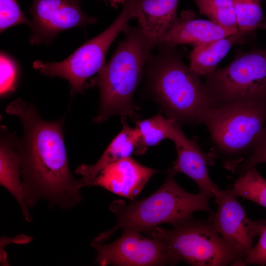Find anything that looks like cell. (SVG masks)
Instances as JSON below:
<instances>
[{
	"mask_svg": "<svg viewBox=\"0 0 266 266\" xmlns=\"http://www.w3.org/2000/svg\"><path fill=\"white\" fill-rule=\"evenodd\" d=\"M5 112L18 118L23 129L18 150L28 208L40 200L65 210L77 205L83 198L82 188L69 167L64 139L65 117L44 120L33 103L20 98L11 102Z\"/></svg>",
	"mask_w": 266,
	"mask_h": 266,
	"instance_id": "obj_1",
	"label": "cell"
},
{
	"mask_svg": "<svg viewBox=\"0 0 266 266\" xmlns=\"http://www.w3.org/2000/svg\"><path fill=\"white\" fill-rule=\"evenodd\" d=\"M146 67L148 84L168 118L178 124L204 123L212 107L200 75L174 46L158 45Z\"/></svg>",
	"mask_w": 266,
	"mask_h": 266,
	"instance_id": "obj_2",
	"label": "cell"
},
{
	"mask_svg": "<svg viewBox=\"0 0 266 266\" xmlns=\"http://www.w3.org/2000/svg\"><path fill=\"white\" fill-rule=\"evenodd\" d=\"M111 56L91 82L100 91V100L94 122L101 124L114 115L136 117L133 97L154 47L139 26L129 27Z\"/></svg>",
	"mask_w": 266,
	"mask_h": 266,
	"instance_id": "obj_3",
	"label": "cell"
},
{
	"mask_svg": "<svg viewBox=\"0 0 266 266\" xmlns=\"http://www.w3.org/2000/svg\"><path fill=\"white\" fill-rule=\"evenodd\" d=\"M211 199L199 193L186 192L176 182L174 175L168 173L161 187L149 197L128 205L114 201L110 210L117 217V222L111 229L100 233L93 240L103 243L118 230L133 228L148 233L163 223L175 227L192 218L198 211L213 212L209 206Z\"/></svg>",
	"mask_w": 266,
	"mask_h": 266,
	"instance_id": "obj_4",
	"label": "cell"
},
{
	"mask_svg": "<svg viewBox=\"0 0 266 266\" xmlns=\"http://www.w3.org/2000/svg\"><path fill=\"white\" fill-rule=\"evenodd\" d=\"M266 122V104L233 102L214 106L204 123L224 166L234 171L251 153Z\"/></svg>",
	"mask_w": 266,
	"mask_h": 266,
	"instance_id": "obj_5",
	"label": "cell"
},
{
	"mask_svg": "<svg viewBox=\"0 0 266 266\" xmlns=\"http://www.w3.org/2000/svg\"><path fill=\"white\" fill-rule=\"evenodd\" d=\"M148 233L163 243L174 265L180 261L195 266L245 265L246 256L220 235L209 219L191 218L171 229L157 226Z\"/></svg>",
	"mask_w": 266,
	"mask_h": 266,
	"instance_id": "obj_6",
	"label": "cell"
},
{
	"mask_svg": "<svg viewBox=\"0 0 266 266\" xmlns=\"http://www.w3.org/2000/svg\"><path fill=\"white\" fill-rule=\"evenodd\" d=\"M136 0H127L113 22L102 33L85 42L65 60L60 62L37 60L33 67L48 77L58 76L68 81L73 97L84 92L87 80L98 73L105 65L106 53L119 34L135 17Z\"/></svg>",
	"mask_w": 266,
	"mask_h": 266,
	"instance_id": "obj_7",
	"label": "cell"
},
{
	"mask_svg": "<svg viewBox=\"0 0 266 266\" xmlns=\"http://www.w3.org/2000/svg\"><path fill=\"white\" fill-rule=\"evenodd\" d=\"M204 86L212 107L237 102L266 104V48L240 52L207 76Z\"/></svg>",
	"mask_w": 266,
	"mask_h": 266,
	"instance_id": "obj_8",
	"label": "cell"
},
{
	"mask_svg": "<svg viewBox=\"0 0 266 266\" xmlns=\"http://www.w3.org/2000/svg\"><path fill=\"white\" fill-rule=\"evenodd\" d=\"M91 245L97 252L95 263L101 266L174 265L162 242L144 237L133 228L123 229L121 237L112 243L92 241Z\"/></svg>",
	"mask_w": 266,
	"mask_h": 266,
	"instance_id": "obj_9",
	"label": "cell"
},
{
	"mask_svg": "<svg viewBox=\"0 0 266 266\" xmlns=\"http://www.w3.org/2000/svg\"><path fill=\"white\" fill-rule=\"evenodd\" d=\"M28 12L33 45L50 44L61 32L97 22L83 12L80 0H33Z\"/></svg>",
	"mask_w": 266,
	"mask_h": 266,
	"instance_id": "obj_10",
	"label": "cell"
},
{
	"mask_svg": "<svg viewBox=\"0 0 266 266\" xmlns=\"http://www.w3.org/2000/svg\"><path fill=\"white\" fill-rule=\"evenodd\" d=\"M214 202L217 210L209 219L213 227L246 257L253 247L254 238L260 234L266 221L250 220L237 197L229 189L220 190L214 197Z\"/></svg>",
	"mask_w": 266,
	"mask_h": 266,
	"instance_id": "obj_11",
	"label": "cell"
},
{
	"mask_svg": "<svg viewBox=\"0 0 266 266\" xmlns=\"http://www.w3.org/2000/svg\"><path fill=\"white\" fill-rule=\"evenodd\" d=\"M173 138L177 159L168 173L174 176L178 173L186 174L198 185L199 194L212 199L220 191L209 175L207 166L212 165L215 156L213 153H204L197 143L189 139L182 131L180 124L173 122Z\"/></svg>",
	"mask_w": 266,
	"mask_h": 266,
	"instance_id": "obj_12",
	"label": "cell"
},
{
	"mask_svg": "<svg viewBox=\"0 0 266 266\" xmlns=\"http://www.w3.org/2000/svg\"><path fill=\"white\" fill-rule=\"evenodd\" d=\"M158 171L128 157L108 165L95 177L83 182L82 186V188L100 186L132 200Z\"/></svg>",
	"mask_w": 266,
	"mask_h": 266,
	"instance_id": "obj_13",
	"label": "cell"
},
{
	"mask_svg": "<svg viewBox=\"0 0 266 266\" xmlns=\"http://www.w3.org/2000/svg\"><path fill=\"white\" fill-rule=\"evenodd\" d=\"M238 30L221 26L210 20L197 18L191 10L182 12L161 39L159 44L176 47L198 45L230 35Z\"/></svg>",
	"mask_w": 266,
	"mask_h": 266,
	"instance_id": "obj_14",
	"label": "cell"
},
{
	"mask_svg": "<svg viewBox=\"0 0 266 266\" xmlns=\"http://www.w3.org/2000/svg\"><path fill=\"white\" fill-rule=\"evenodd\" d=\"M0 184L15 198L24 217L30 222L32 217L26 203L23 187L19 137L4 125L0 126Z\"/></svg>",
	"mask_w": 266,
	"mask_h": 266,
	"instance_id": "obj_15",
	"label": "cell"
},
{
	"mask_svg": "<svg viewBox=\"0 0 266 266\" xmlns=\"http://www.w3.org/2000/svg\"><path fill=\"white\" fill-rule=\"evenodd\" d=\"M179 0H136L135 17L138 26L155 47L177 18Z\"/></svg>",
	"mask_w": 266,
	"mask_h": 266,
	"instance_id": "obj_16",
	"label": "cell"
},
{
	"mask_svg": "<svg viewBox=\"0 0 266 266\" xmlns=\"http://www.w3.org/2000/svg\"><path fill=\"white\" fill-rule=\"evenodd\" d=\"M123 128L112 140L99 160L93 165L83 164L75 170V173L82 176L81 186L84 182L95 177L108 165L122 158L130 157L135 150L139 139L137 130L128 125L125 117H122Z\"/></svg>",
	"mask_w": 266,
	"mask_h": 266,
	"instance_id": "obj_17",
	"label": "cell"
},
{
	"mask_svg": "<svg viewBox=\"0 0 266 266\" xmlns=\"http://www.w3.org/2000/svg\"><path fill=\"white\" fill-rule=\"evenodd\" d=\"M247 35L238 31L228 36L194 47L190 55V68L199 75L206 77L216 69L232 47L244 42Z\"/></svg>",
	"mask_w": 266,
	"mask_h": 266,
	"instance_id": "obj_18",
	"label": "cell"
},
{
	"mask_svg": "<svg viewBox=\"0 0 266 266\" xmlns=\"http://www.w3.org/2000/svg\"><path fill=\"white\" fill-rule=\"evenodd\" d=\"M174 120L158 114L143 120L136 121L135 129L139 133L135 155L145 153L148 147L158 144L165 139L172 140Z\"/></svg>",
	"mask_w": 266,
	"mask_h": 266,
	"instance_id": "obj_19",
	"label": "cell"
},
{
	"mask_svg": "<svg viewBox=\"0 0 266 266\" xmlns=\"http://www.w3.org/2000/svg\"><path fill=\"white\" fill-rule=\"evenodd\" d=\"M236 197H242L266 208V179L258 171L256 167L239 175L229 188Z\"/></svg>",
	"mask_w": 266,
	"mask_h": 266,
	"instance_id": "obj_20",
	"label": "cell"
},
{
	"mask_svg": "<svg viewBox=\"0 0 266 266\" xmlns=\"http://www.w3.org/2000/svg\"><path fill=\"white\" fill-rule=\"evenodd\" d=\"M209 20L227 28L238 30L232 0H193Z\"/></svg>",
	"mask_w": 266,
	"mask_h": 266,
	"instance_id": "obj_21",
	"label": "cell"
},
{
	"mask_svg": "<svg viewBox=\"0 0 266 266\" xmlns=\"http://www.w3.org/2000/svg\"><path fill=\"white\" fill-rule=\"evenodd\" d=\"M232 1L239 32L247 34L251 33L266 19L262 11V0Z\"/></svg>",
	"mask_w": 266,
	"mask_h": 266,
	"instance_id": "obj_22",
	"label": "cell"
},
{
	"mask_svg": "<svg viewBox=\"0 0 266 266\" xmlns=\"http://www.w3.org/2000/svg\"><path fill=\"white\" fill-rule=\"evenodd\" d=\"M0 95L1 98H3L16 90L19 81V69L14 59L3 52L0 53Z\"/></svg>",
	"mask_w": 266,
	"mask_h": 266,
	"instance_id": "obj_23",
	"label": "cell"
},
{
	"mask_svg": "<svg viewBox=\"0 0 266 266\" xmlns=\"http://www.w3.org/2000/svg\"><path fill=\"white\" fill-rule=\"evenodd\" d=\"M25 24L29 26V20L21 10L17 0H0V32Z\"/></svg>",
	"mask_w": 266,
	"mask_h": 266,
	"instance_id": "obj_24",
	"label": "cell"
},
{
	"mask_svg": "<svg viewBox=\"0 0 266 266\" xmlns=\"http://www.w3.org/2000/svg\"><path fill=\"white\" fill-rule=\"evenodd\" d=\"M261 163H266V127L261 133L251 153L237 166L234 171L241 175Z\"/></svg>",
	"mask_w": 266,
	"mask_h": 266,
	"instance_id": "obj_25",
	"label": "cell"
},
{
	"mask_svg": "<svg viewBox=\"0 0 266 266\" xmlns=\"http://www.w3.org/2000/svg\"><path fill=\"white\" fill-rule=\"evenodd\" d=\"M259 235L257 243L244 259L245 265H266V224Z\"/></svg>",
	"mask_w": 266,
	"mask_h": 266,
	"instance_id": "obj_26",
	"label": "cell"
},
{
	"mask_svg": "<svg viewBox=\"0 0 266 266\" xmlns=\"http://www.w3.org/2000/svg\"><path fill=\"white\" fill-rule=\"evenodd\" d=\"M109 2L112 6L117 7L119 5H122L123 6L127 0H103Z\"/></svg>",
	"mask_w": 266,
	"mask_h": 266,
	"instance_id": "obj_27",
	"label": "cell"
}]
</instances>
